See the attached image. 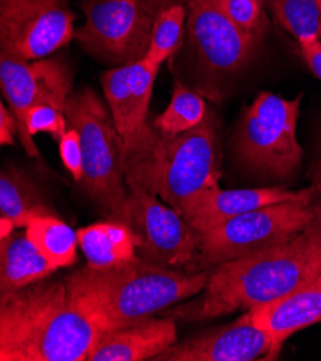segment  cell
<instances>
[{
  "label": "cell",
  "mask_w": 321,
  "mask_h": 361,
  "mask_svg": "<svg viewBox=\"0 0 321 361\" xmlns=\"http://www.w3.org/2000/svg\"><path fill=\"white\" fill-rule=\"evenodd\" d=\"M54 271L26 231L0 239V298L47 279Z\"/></svg>",
  "instance_id": "18"
},
{
  "label": "cell",
  "mask_w": 321,
  "mask_h": 361,
  "mask_svg": "<svg viewBox=\"0 0 321 361\" xmlns=\"http://www.w3.org/2000/svg\"><path fill=\"white\" fill-rule=\"evenodd\" d=\"M123 142L127 188L160 197L188 222L221 189L218 126L210 110L189 131L166 134L147 121Z\"/></svg>",
  "instance_id": "1"
},
{
  "label": "cell",
  "mask_w": 321,
  "mask_h": 361,
  "mask_svg": "<svg viewBox=\"0 0 321 361\" xmlns=\"http://www.w3.org/2000/svg\"><path fill=\"white\" fill-rule=\"evenodd\" d=\"M128 226L138 238L137 257L152 264L189 271L200 247V233L157 196L128 188Z\"/></svg>",
  "instance_id": "11"
},
{
  "label": "cell",
  "mask_w": 321,
  "mask_h": 361,
  "mask_svg": "<svg viewBox=\"0 0 321 361\" xmlns=\"http://www.w3.org/2000/svg\"><path fill=\"white\" fill-rule=\"evenodd\" d=\"M321 275V212L298 235L242 259L209 269L205 290L193 301L166 310L186 322L235 311H249L275 301Z\"/></svg>",
  "instance_id": "2"
},
{
  "label": "cell",
  "mask_w": 321,
  "mask_h": 361,
  "mask_svg": "<svg viewBox=\"0 0 321 361\" xmlns=\"http://www.w3.org/2000/svg\"><path fill=\"white\" fill-rule=\"evenodd\" d=\"M303 59L313 74L321 81V39L310 38L298 42Z\"/></svg>",
  "instance_id": "28"
},
{
  "label": "cell",
  "mask_w": 321,
  "mask_h": 361,
  "mask_svg": "<svg viewBox=\"0 0 321 361\" xmlns=\"http://www.w3.org/2000/svg\"><path fill=\"white\" fill-rule=\"evenodd\" d=\"M26 127L32 137L38 133H47L59 142L68 130L65 110L49 104L33 105L28 113Z\"/></svg>",
  "instance_id": "26"
},
{
  "label": "cell",
  "mask_w": 321,
  "mask_h": 361,
  "mask_svg": "<svg viewBox=\"0 0 321 361\" xmlns=\"http://www.w3.org/2000/svg\"><path fill=\"white\" fill-rule=\"evenodd\" d=\"M207 113V105L198 91L176 82L167 108L155 118L153 126L166 134H181L202 124Z\"/></svg>",
  "instance_id": "22"
},
{
  "label": "cell",
  "mask_w": 321,
  "mask_h": 361,
  "mask_svg": "<svg viewBox=\"0 0 321 361\" xmlns=\"http://www.w3.org/2000/svg\"><path fill=\"white\" fill-rule=\"evenodd\" d=\"M77 235L90 268H113L137 257L138 238L126 224L116 221L94 224L78 229Z\"/></svg>",
  "instance_id": "19"
},
{
  "label": "cell",
  "mask_w": 321,
  "mask_h": 361,
  "mask_svg": "<svg viewBox=\"0 0 321 361\" xmlns=\"http://www.w3.org/2000/svg\"><path fill=\"white\" fill-rule=\"evenodd\" d=\"M179 0H83L84 25L78 44L102 62L116 66L145 59L157 15Z\"/></svg>",
  "instance_id": "9"
},
{
  "label": "cell",
  "mask_w": 321,
  "mask_h": 361,
  "mask_svg": "<svg viewBox=\"0 0 321 361\" xmlns=\"http://www.w3.org/2000/svg\"><path fill=\"white\" fill-rule=\"evenodd\" d=\"M99 334L65 282L44 279L0 298L2 361H87Z\"/></svg>",
  "instance_id": "4"
},
{
  "label": "cell",
  "mask_w": 321,
  "mask_h": 361,
  "mask_svg": "<svg viewBox=\"0 0 321 361\" xmlns=\"http://www.w3.org/2000/svg\"><path fill=\"white\" fill-rule=\"evenodd\" d=\"M311 178H313L314 189L317 190L318 196H321V154H320V159L317 160V163H315V166L313 169Z\"/></svg>",
  "instance_id": "31"
},
{
  "label": "cell",
  "mask_w": 321,
  "mask_h": 361,
  "mask_svg": "<svg viewBox=\"0 0 321 361\" xmlns=\"http://www.w3.org/2000/svg\"><path fill=\"white\" fill-rule=\"evenodd\" d=\"M174 343H177L174 318L152 317L120 330L101 333L87 361L155 360Z\"/></svg>",
  "instance_id": "15"
},
{
  "label": "cell",
  "mask_w": 321,
  "mask_h": 361,
  "mask_svg": "<svg viewBox=\"0 0 321 361\" xmlns=\"http://www.w3.org/2000/svg\"><path fill=\"white\" fill-rule=\"evenodd\" d=\"M186 22L188 8L181 2L163 9L155 20L150 47L145 59L162 66L163 62L179 51L186 36Z\"/></svg>",
  "instance_id": "23"
},
{
  "label": "cell",
  "mask_w": 321,
  "mask_h": 361,
  "mask_svg": "<svg viewBox=\"0 0 321 361\" xmlns=\"http://www.w3.org/2000/svg\"><path fill=\"white\" fill-rule=\"evenodd\" d=\"M315 197L318 196L261 207L202 233L190 271L210 269L290 240L320 214L321 202Z\"/></svg>",
  "instance_id": "8"
},
{
  "label": "cell",
  "mask_w": 321,
  "mask_h": 361,
  "mask_svg": "<svg viewBox=\"0 0 321 361\" xmlns=\"http://www.w3.org/2000/svg\"><path fill=\"white\" fill-rule=\"evenodd\" d=\"M249 315L281 351L284 341L294 333L321 322V275L287 295L249 310Z\"/></svg>",
  "instance_id": "16"
},
{
  "label": "cell",
  "mask_w": 321,
  "mask_h": 361,
  "mask_svg": "<svg viewBox=\"0 0 321 361\" xmlns=\"http://www.w3.org/2000/svg\"><path fill=\"white\" fill-rule=\"evenodd\" d=\"M224 6L241 29L262 41L269 29L265 0H224Z\"/></svg>",
  "instance_id": "25"
},
{
  "label": "cell",
  "mask_w": 321,
  "mask_h": 361,
  "mask_svg": "<svg viewBox=\"0 0 321 361\" xmlns=\"http://www.w3.org/2000/svg\"><path fill=\"white\" fill-rule=\"evenodd\" d=\"M186 39L198 90L215 101L251 63L261 44L231 19L224 0H188Z\"/></svg>",
  "instance_id": "6"
},
{
  "label": "cell",
  "mask_w": 321,
  "mask_h": 361,
  "mask_svg": "<svg viewBox=\"0 0 321 361\" xmlns=\"http://www.w3.org/2000/svg\"><path fill=\"white\" fill-rule=\"evenodd\" d=\"M318 5H320V9H321V0H318Z\"/></svg>",
  "instance_id": "32"
},
{
  "label": "cell",
  "mask_w": 321,
  "mask_h": 361,
  "mask_svg": "<svg viewBox=\"0 0 321 361\" xmlns=\"http://www.w3.org/2000/svg\"><path fill=\"white\" fill-rule=\"evenodd\" d=\"M0 85L18 121L22 147L28 156L40 157V150L26 127L28 113L38 104L65 110L66 101L73 94V71L62 58L25 61L0 54Z\"/></svg>",
  "instance_id": "12"
},
{
  "label": "cell",
  "mask_w": 321,
  "mask_h": 361,
  "mask_svg": "<svg viewBox=\"0 0 321 361\" xmlns=\"http://www.w3.org/2000/svg\"><path fill=\"white\" fill-rule=\"evenodd\" d=\"M301 99L303 94L285 99L261 92L246 108L234 140L235 154L245 169L282 180L298 171L303 160L297 138Z\"/></svg>",
  "instance_id": "7"
},
{
  "label": "cell",
  "mask_w": 321,
  "mask_h": 361,
  "mask_svg": "<svg viewBox=\"0 0 321 361\" xmlns=\"http://www.w3.org/2000/svg\"><path fill=\"white\" fill-rule=\"evenodd\" d=\"M160 66L141 59L114 66L101 75L104 97L123 138L147 123L153 87Z\"/></svg>",
  "instance_id": "14"
},
{
  "label": "cell",
  "mask_w": 321,
  "mask_h": 361,
  "mask_svg": "<svg viewBox=\"0 0 321 361\" xmlns=\"http://www.w3.org/2000/svg\"><path fill=\"white\" fill-rule=\"evenodd\" d=\"M209 269L181 271L135 257L107 269L85 265L66 279L73 302L101 331L120 330L199 295Z\"/></svg>",
  "instance_id": "3"
},
{
  "label": "cell",
  "mask_w": 321,
  "mask_h": 361,
  "mask_svg": "<svg viewBox=\"0 0 321 361\" xmlns=\"http://www.w3.org/2000/svg\"><path fill=\"white\" fill-rule=\"evenodd\" d=\"M278 353L272 337L245 311L226 326L174 343L155 361H254L272 360Z\"/></svg>",
  "instance_id": "13"
},
{
  "label": "cell",
  "mask_w": 321,
  "mask_h": 361,
  "mask_svg": "<svg viewBox=\"0 0 321 361\" xmlns=\"http://www.w3.org/2000/svg\"><path fill=\"white\" fill-rule=\"evenodd\" d=\"M318 196L314 186L303 190H285L281 188L217 190L192 216L189 224L202 235L238 218L241 214L258 210L275 203L300 200Z\"/></svg>",
  "instance_id": "17"
},
{
  "label": "cell",
  "mask_w": 321,
  "mask_h": 361,
  "mask_svg": "<svg viewBox=\"0 0 321 361\" xmlns=\"http://www.w3.org/2000/svg\"><path fill=\"white\" fill-rule=\"evenodd\" d=\"M68 128L81 140L84 176L81 183L109 221L128 225V188L124 173V142L110 108L91 88L71 94L65 105Z\"/></svg>",
  "instance_id": "5"
},
{
  "label": "cell",
  "mask_w": 321,
  "mask_h": 361,
  "mask_svg": "<svg viewBox=\"0 0 321 361\" xmlns=\"http://www.w3.org/2000/svg\"><path fill=\"white\" fill-rule=\"evenodd\" d=\"M16 225L13 224V221H11L9 218H5L2 216V219H0V239L2 238H8L9 235H12L16 231Z\"/></svg>",
  "instance_id": "30"
},
{
  "label": "cell",
  "mask_w": 321,
  "mask_h": 361,
  "mask_svg": "<svg viewBox=\"0 0 321 361\" xmlns=\"http://www.w3.org/2000/svg\"><path fill=\"white\" fill-rule=\"evenodd\" d=\"M59 154L66 170L73 174L75 182L81 183L84 176V157L80 135L74 128H68L59 140Z\"/></svg>",
  "instance_id": "27"
},
{
  "label": "cell",
  "mask_w": 321,
  "mask_h": 361,
  "mask_svg": "<svg viewBox=\"0 0 321 361\" xmlns=\"http://www.w3.org/2000/svg\"><path fill=\"white\" fill-rule=\"evenodd\" d=\"M19 133L18 121L6 105H0V144L2 146H12L15 142V134Z\"/></svg>",
  "instance_id": "29"
},
{
  "label": "cell",
  "mask_w": 321,
  "mask_h": 361,
  "mask_svg": "<svg viewBox=\"0 0 321 361\" xmlns=\"http://www.w3.org/2000/svg\"><path fill=\"white\" fill-rule=\"evenodd\" d=\"M275 20L296 39H321V9L318 0H265Z\"/></svg>",
  "instance_id": "24"
},
{
  "label": "cell",
  "mask_w": 321,
  "mask_h": 361,
  "mask_svg": "<svg viewBox=\"0 0 321 361\" xmlns=\"http://www.w3.org/2000/svg\"><path fill=\"white\" fill-rule=\"evenodd\" d=\"M0 212L13 221L18 229H25L40 216L55 214L33 180L13 166L5 169L0 176Z\"/></svg>",
  "instance_id": "20"
},
{
  "label": "cell",
  "mask_w": 321,
  "mask_h": 361,
  "mask_svg": "<svg viewBox=\"0 0 321 361\" xmlns=\"http://www.w3.org/2000/svg\"><path fill=\"white\" fill-rule=\"evenodd\" d=\"M68 0H0V54L37 61L75 38Z\"/></svg>",
  "instance_id": "10"
},
{
  "label": "cell",
  "mask_w": 321,
  "mask_h": 361,
  "mask_svg": "<svg viewBox=\"0 0 321 361\" xmlns=\"http://www.w3.org/2000/svg\"><path fill=\"white\" fill-rule=\"evenodd\" d=\"M25 231L55 269L73 267L77 262L78 235L55 214L35 218Z\"/></svg>",
  "instance_id": "21"
}]
</instances>
